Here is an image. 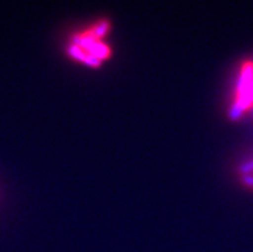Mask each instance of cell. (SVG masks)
I'll use <instances>...</instances> for the list:
<instances>
[{
  "instance_id": "1",
  "label": "cell",
  "mask_w": 253,
  "mask_h": 252,
  "mask_svg": "<svg viewBox=\"0 0 253 252\" xmlns=\"http://www.w3.org/2000/svg\"><path fill=\"white\" fill-rule=\"evenodd\" d=\"M243 171L246 172V174H248V172H252L253 171V161H251V162L247 163V165H244V166H243Z\"/></svg>"
},
{
  "instance_id": "2",
  "label": "cell",
  "mask_w": 253,
  "mask_h": 252,
  "mask_svg": "<svg viewBox=\"0 0 253 252\" xmlns=\"http://www.w3.org/2000/svg\"><path fill=\"white\" fill-rule=\"evenodd\" d=\"M244 182H246V184L247 185L253 187V175H246V178H244Z\"/></svg>"
}]
</instances>
